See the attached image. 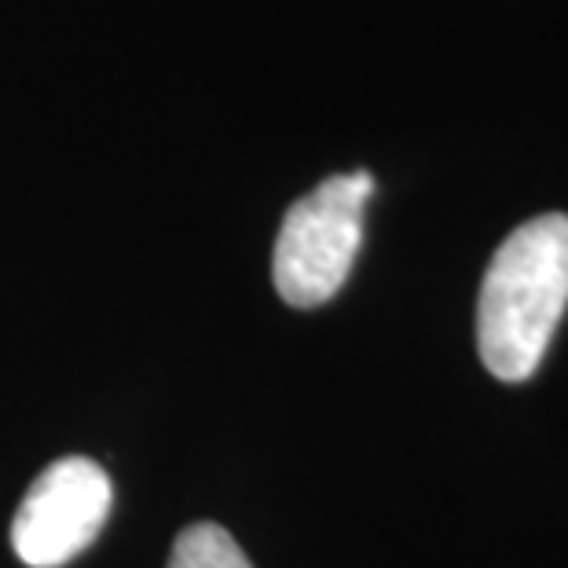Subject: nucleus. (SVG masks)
I'll list each match as a JSON object with an SVG mask.
<instances>
[{
	"label": "nucleus",
	"instance_id": "nucleus-1",
	"mask_svg": "<svg viewBox=\"0 0 568 568\" xmlns=\"http://www.w3.org/2000/svg\"><path fill=\"white\" fill-rule=\"evenodd\" d=\"M568 308V213H542L495 250L477 301V348L503 382L542 364Z\"/></svg>",
	"mask_w": 568,
	"mask_h": 568
},
{
	"label": "nucleus",
	"instance_id": "nucleus-2",
	"mask_svg": "<svg viewBox=\"0 0 568 568\" xmlns=\"http://www.w3.org/2000/svg\"><path fill=\"white\" fill-rule=\"evenodd\" d=\"M374 195L367 169L323 180L283 216L272 253V280L286 305L316 308L345 286L364 239V210Z\"/></svg>",
	"mask_w": 568,
	"mask_h": 568
},
{
	"label": "nucleus",
	"instance_id": "nucleus-3",
	"mask_svg": "<svg viewBox=\"0 0 568 568\" xmlns=\"http://www.w3.org/2000/svg\"><path fill=\"white\" fill-rule=\"evenodd\" d=\"M114 488L92 458H59L33 480L11 521V547L30 568H63L92 547L111 517Z\"/></svg>",
	"mask_w": 568,
	"mask_h": 568
},
{
	"label": "nucleus",
	"instance_id": "nucleus-4",
	"mask_svg": "<svg viewBox=\"0 0 568 568\" xmlns=\"http://www.w3.org/2000/svg\"><path fill=\"white\" fill-rule=\"evenodd\" d=\"M169 568H253L243 547L232 539V531L221 525H191L176 536Z\"/></svg>",
	"mask_w": 568,
	"mask_h": 568
}]
</instances>
